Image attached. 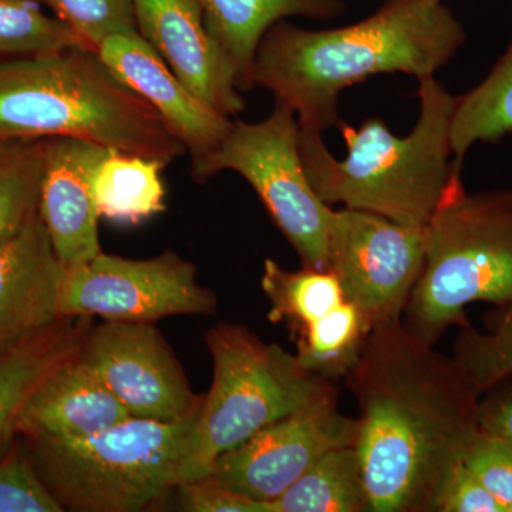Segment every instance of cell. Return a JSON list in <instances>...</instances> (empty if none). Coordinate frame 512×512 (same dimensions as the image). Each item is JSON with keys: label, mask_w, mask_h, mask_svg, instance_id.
<instances>
[{"label": "cell", "mask_w": 512, "mask_h": 512, "mask_svg": "<svg viewBox=\"0 0 512 512\" xmlns=\"http://www.w3.org/2000/svg\"><path fill=\"white\" fill-rule=\"evenodd\" d=\"M101 62L146 100L191 156V174L204 184V171L221 146L231 117L198 99L137 30L107 37L97 49Z\"/></svg>", "instance_id": "4fadbf2b"}, {"label": "cell", "mask_w": 512, "mask_h": 512, "mask_svg": "<svg viewBox=\"0 0 512 512\" xmlns=\"http://www.w3.org/2000/svg\"><path fill=\"white\" fill-rule=\"evenodd\" d=\"M512 134V39L490 73L458 96L451 123L454 163L461 167L477 143H498Z\"/></svg>", "instance_id": "7402d4cb"}, {"label": "cell", "mask_w": 512, "mask_h": 512, "mask_svg": "<svg viewBox=\"0 0 512 512\" xmlns=\"http://www.w3.org/2000/svg\"><path fill=\"white\" fill-rule=\"evenodd\" d=\"M197 413L180 421L130 417L84 439H30L29 454L64 511H150L181 483Z\"/></svg>", "instance_id": "8992f818"}, {"label": "cell", "mask_w": 512, "mask_h": 512, "mask_svg": "<svg viewBox=\"0 0 512 512\" xmlns=\"http://www.w3.org/2000/svg\"><path fill=\"white\" fill-rule=\"evenodd\" d=\"M90 328V318L64 316L0 356V458L19 434L20 413L30 394L55 367L77 356Z\"/></svg>", "instance_id": "d6986e66"}, {"label": "cell", "mask_w": 512, "mask_h": 512, "mask_svg": "<svg viewBox=\"0 0 512 512\" xmlns=\"http://www.w3.org/2000/svg\"><path fill=\"white\" fill-rule=\"evenodd\" d=\"M130 417L106 384L74 356L37 384L20 413L19 434L29 440L84 439Z\"/></svg>", "instance_id": "e0dca14e"}, {"label": "cell", "mask_w": 512, "mask_h": 512, "mask_svg": "<svg viewBox=\"0 0 512 512\" xmlns=\"http://www.w3.org/2000/svg\"><path fill=\"white\" fill-rule=\"evenodd\" d=\"M262 291L271 303L269 320L288 322L298 333L313 328L330 312L348 301L338 276L330 269L288 271L274 259H266Z\"/></svg>", "instance_id": "603a6c76"}, {"label": "cell", "mask_w": 512, "mask_h": 512, "mask_svg": "<svg viewBox=\"0 0 512 512\" xmlns=\"http://www.w3.org/2000/svg\"><path fill=\"white\" fill-rule=\"evenodd\" d=\"M272 512H367L369 497L355 446L330 450L288 491Z\"/></svg>", "instance_id": "44dd1931"}, {"label": "cell", "mask_w": 512, "mask_h": 512, "mask_svg": "<svg viewBox=\"0 0 512 512\" xmlns=\"http://www.w3.org/2000/svg\"><path fill=\"white\" fill-rule=\"evenodd\" d=\"M64 268L39 210L0 248V356L62 319Z\"/></svg>", "instance_id": "2e32d148"}, {"label": "cell", "mask_w": 512, "mask_h": 512, "mask_svg": "<svg viewBox=\"0 0 512 512\" xmlns=\"http://www.w3.org/2000/svg\"><path fill=\"white\" fill-rule=\"evenodd\" d=\"M205 25L224 50L241 92L252 89L256 49L266 30L286 18L328 20L346 12L343 0H195Z\"/></svg>", "instance_id": "ac0fdd59"}, {"label": "cell", "mask_w": 512, "mask_h": 512, "mask_svg": "<svg viewBox=\"0 0 512 512\" xmlns=\"http://www.w3.org/2000/svg\"><path fill=\"white\" fill-rule=\"evenodd\" d=\"M164 164L138 154L109 150L93 175L100 218L136 227L165 211Z\"/></svg>", "instance_id": "ffe728a7"}, {"label": "cell", "mask_w": 512, "mask_h": 512, "mask_svg": "<svg viewBox=\"0 0 512 512\" xmlns=\"http://www.w3.org/2000/svg\"><path fill=\"white\" fill-rule=\"evenodd\" d=\"M77 357L131 417L180 421L200 410L202 397L153 322L106 320L90 328Z\"/></svg>", "instance_id": "7c38bea8"}, {"label": "cell", "mask_w": 512, "mask_h": 512, "mask_svg": "<svg viewBox=\"0 0 512 512\" xmlns=\"http://www.w3.org/2000/svg\"><path fill=\"white\" fill-rule=\"evenodd\" d=\"M178 510L187 512H272L268 504L229 490L211 476L178 484Z\"/></svg>", "instance_id": "4dcf8cb0"}, {"label": "cell", "mask_w": 512, "mask_h": 512, "mask_svg": "<svg viewBox=\"0 0 512 512\" xmlns=\"http://www.w3.org/2000/svg\"><path fill=\"white\" fill-rule=\"evenodd\" d=\"M423 268L407 302V329L434 345L467 326L471 303L512 302V190L468 194L457 177L424 227Z\"/></svg>", "instance_id": "5b68a950"}, {"label": "cell", "mask_w": 512, "mask_h": 512, "mask_svg": "<svg viewBox=\"0 0 512 512\" xmlns=\"http://www.w3.org/2000/svg\"><path fill=\"white\" fill-rule=\"evenodd\" d=\"M218 299L197 279L192 262L173 251L151 259L94 256L67 268L59 313L104 320L156 322L178 315H212Z\"/></svg>", "instance_id": "9c48e42d"}, {"label": "cell", "mask_w": 512, "mask_h": 512, "mask_svg": "<svg viewBox=\"0 0 512 512\" xmlns=\"http://www.w3.org/2000/svg\"><path fill=\"white\" fill-rule=\"evenodd\" d=\"M298 137V117L284 104L275 103L272 113L258 123L232 120L205 168L204 183L225 170L244 177L302 265L328 269L332 207L320 200L306 177Z\"/></svg>", "instance_id": "ba28073f"}, {"label": "cell", "mask_w": 512, "mask_h": 512, "mask_svg": "<svg viewBox=\"0 0 512 512\" xmlns=\"http://www.w3.org/2000/svg\"><path fill=\"white\" fill-rule=\"evenodd\" d=\"M454 359L477 396L512 377V302L493 332L463 333Z\"/></svg>", "instance_id": "4316f807"}, {"label": "cell", "mask_w": 512, "mask_h": 512, "mask_svg": "<svg viewBox=\"0 0 512 512\" xmlns=\"http://www.w3.org/2000/svg\"><path fill=\"white\" fill-rule=\"evenodd\" d=\"M97 52L107 37L137 30L134 0H40Z\"/></svg>", "instance_id": "83f0119b"}, {"label": "cell", "mask_w": 512, "mask_h": 512, "mask_svg": "<svg viewBox=\"0 0 512 512\" xmlns=\"http://www.w3.org/2000/svg\"><path fill=\"white\" fill-rule=\"evenodd\" d=\"M109 150L80 138H43L39 215L66 269L101 252L93 175Z\"/></svg>", "instance_id": "9a60e30c"}, {"label": "cell", "mask_w": 512, "mask_h": 512, "mask_svg": "<svg viewBox=\"0 0 512 512\" xmlns=\"http://www.w3.org/2000/svg\"><path fill=\"white\" fill-rule=\"evenodd\" d=\"M29 453L10 448L0 458V512H63Z\"/></svg>", "instance_id": "f1b7e54d"}, {"label": "cell", "mask_w": 512, "mask_h": 512, "mask_svg": "<svg viewBox=\"0 0 512 512\" xmlns=\"http://www.w3.org/2000/svg\"><path fill=\"white\" fill-rule=\"evenodd\" d=\"M424 252V227L399 224L373 212L332 208L328 269L338 276L345 298L372 326L402 319Z\"/></svg>", "instance_id": "30bf717a"}, {"label": "cell", "mask_w": 512, "mask_h": 512, "mask_svg": "<svg viewBox=\"0 0 512 512\" xmlns=\"http://www.w3.org/2000/svg\"><path fill=\"white\" fill-rule=\"evenodd\" d=\"M73 137L168 165L187 154L157 111L84 47L0 60V141Z\"/></svg>", "instance_id": "277c9868"}, {"label": "cell", "mask_w": 512, "mask_h": 512, "mask_svg": "<svg viewBox=\"0 0 512 512\" xmlns=\"http://www.w3.org/2000/svg\"><path fill=\"white\" fill-rule=\"evenodd\" d=\"M137 32L198 99L228 117L247 107L234 67L195 0H134Z\"/></svg>", "instance_id": "5bb4252c"}, {"label": "cell", "mask_w": 512, "mask_h": 512, "mask_svg": "<svg viewBox=\"0 0 512 512\" xmlns=\"http://www.w3.org/2000/svg\"><path fill=\"white\" fill-rule=\"evenodd\" d=\"M43 140L0 141V248L39 210Z\"/></svg>", "instance_id": "d4e9b609"}, {"label": "cell", "mask_w": 512, "mask_h": 512, "mask_svg": "<svg viewBox=\"0 0 512 512\" xmlns=\"http://www.w3.org/2000/svg\"><path fill=\"white\" fill-rule=\"evenodd\" d=\"M420 114L412 133L394 136L380 117L360 127L340 123L345 160L330 154L322 134L299 127L298 147L306 177L320 200L373 212L394 222L426 227L461 175L451 148L457 97L436 79L420 80Z\"/></svg>", "instance_id": "3957f363"}, {"label": "cell", "mask_w": 512, "mask_h": 512, "mask_svg": "<svg viewBox=\"0 0 512 512\" xmlns=\"http://www.w3.org/2000/svg\"><path fill=\"white\" fill-rule=\"evenodd\" d=\"M40 0H0V60L47 55L84 47L80 37ZM90 50V49H89Z\"/></svg>", "instance_id": "484cf974"}, {"label": "cell", "mask_w": 512, "mask_h": 512, "mask_svg": "<svg viewBox=\"0 0 512 512\" xmlns=\"http://www.w3.org/2000/svg\"><path fill=\"white\" fill-rule=\"evenodd\" d=\"M346 382L372 512H434L448 471L478 431V396L456 359L402 319L373 326Z\"/></svg>", "instance_id": "6da1fadb"}, {"label": "cell", "mask_w": 512, "mask_h": 512, "mask_svg": "<svg viewBox=\"0 0 512 512\" xmlns=\"http://www.w3.org/2000/svg\"><path fill=\"white\" fill-rule=\"evenodd\" d=\"M478 429L512 443V394L478 404Z\"/></svg>", "instance_id": "d6a6232c"}, {"label": "cell", "mask_w": 512, "mask_h": 512, "mask_svg": "<svg viewBox=\"0 0 512 512\" xmlns=\"http://www.w3.org/2000/svg\"><path fill=\"white\" fill-rule=\"evenodd\" d=\"M463 463L508 512L512 505L511 441L478 429L464 451Z\"/></svg>", "instance_id": "f546056e"}, {"label": "cell", "mask_w": 512, "mask_h": 512, "mask_svg": "<svg viewBox=\"0 0 512 512\" xmlns=\"http://www.w3.org/2000/svg\"><path fill=\"white\" fill-rule=\"evenodd\" d=\"M508 512H512V505L510 508H508Z\"/></svg>", "instance_id": "836d02e7"}, {"label": "cell", "mask_w": 512, "mask_h": 512, "mask_svg": "<svg viewBox=\"0 0 512 512\" xmlns=\"http://www.w3.org/2000/svg\"><path fill=\"white\" fill-rule=\"evenodd\" d=\"M356 439L357 419L340 412L336 390L222 454L210 476L271 507L320 457Z\"/></svg>", "instance_id": "8fae6325"}, {"label": "cell", "mask_w": 512, "mask_h": 512, "mask_svg": "<svg viewBox=\"0 0 512 512\" xmlns=\"http://www.w3.org/2000/svg\"><path fill=\"white\" fill-rule=\"evenodd\" d=\"M205 343L214 376L195 416L181 483L210 476L222 454L336 392L330 380L306 370L296 355L262 342L244 326H215Z\"/></svg>", "instance_id": "52a82bcc"}, {"label": "cell", "mask_w": 512, "mask_h": 512, "mask_svg": "<svg viewBox=\"0 0 512 512\" xmlns=\"http://www.w3.org/2000/svg\"><path fill=\"white\" fill-rule=\"evenodd\" d=\"M372 323L356 305L343 302L318 325L299 333V363L325 379L348 375L362 352Z\"/></svg>", "instance_id": "cb8c5ba5"}, {"label": "cell", "mask_w": 512, "mask_h": 512, "mask_svg": "<svg viewBox=\"0 0 512 512\" xmlns=\"http://www.w3.org/2000/svg\"><path fill=\"white\" fill-rule=\"evenodd\" d=\"M434 512H505V507L461 460L441 483Z\"/></svg>", "instance_id": "1f68e13d"}, {"label": "cell", "mask_w": 512, "mask_h": 512, "mask_svg": "<svg viewBox=\"0 0 512 512\" xmlns=\"http://www.w3.org/2000/svg\"><path fill=\"white\" fill-rule=\"evenodd\" d=\"M467 42L463 23L443 0H383L366 19L343 28L302 29L281 20L256 49L252 89L274 94L299 127H339V94L376 74L429 79Z\"/></svg>", "instance_id": "7a4b0ae2"}]
</instances>
